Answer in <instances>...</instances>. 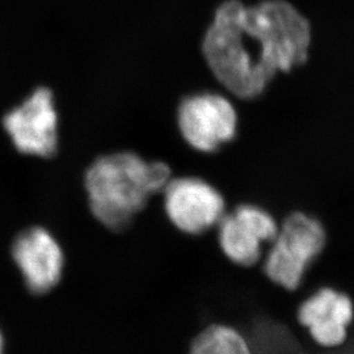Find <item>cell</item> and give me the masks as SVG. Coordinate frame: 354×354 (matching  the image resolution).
<instances>
[{
  "label": "cell",
  "instance_id": "obj_2",
  "mask_svg": "<svg viewBox=\"0 0 354 354\" xmlns=\"http://www.w3.org/2000/svg\"><path fill=\"white\" fill-rule=\"evenodd\" d=\"M171 168L147 162L131 152L102 156L86 174V189L93 215L112 230L127 227L150 197L163 192Z\"/></svg>",
  "mask_w": 354,
  "mask_h": 354
},
{
  "label": "cell",
  "instance_id": "obj_9",
  "mask_svg": "<svg viewBox=\"0 0 354 354\" xmlns=\"http://www.w3.org/2000/svg\"><path fill=\"white\" fill-rule=\"evenodd\" d=\"M12 256L26 286L35 294L50 291L62 277L64 252L58 241L44 228L21 232L13 244Z\"/></svg>",
  "mask_w": 354,
  "mask_h": 354
},
{
  "label": "cell",
  "instance_id": "obj_4",
  "mask_svg": "<svg viewBox=\"0 0 354 354\" xmlns=\"http://www.w3.org/2000/svg\"><path fill=\"white\" fill-rule=\"evenodd\" d=\"M177 124L192 149L214 152L235 138L238 113L226 96L201 92L185 97L178 105Z\"/></svg>",
  "mask_w": 354,
  "mask_h": 354
},
{
  "label": "cell",
  "instance_id": "obj_8",
  "mask_svg": "<svg viewBox=\"0 0 354 354\" xmlns=\"http://www.w3.org/2000/svg\"><path fill=\"white\" fill-rule=\"evenodd\" d=\"M298 323L323 348H339L348 339L354 319L352 298L333 288H322L299 304Z\"/></svg>",
  "mask_w": 354,
  "mask_h": 354
},
{
  "label": "cell",
  "instance_id": "obj_1",
  "mask_svg": "<svg viewBox=\"0 0 354 354\" xmlns=\"http://www.w3.org/2000/svg\"><path fill=\"white\" fill-rule=\"evenodd\" d=\"M311 28L285 0L245 6L227 0L215 11L203 38L205 61L216 80L236 97H259L279 73L308 58Z\"/></svg>",
  "mask_w": 354,
  "mask_h": 354
},
{
  "label": "cell",
  "instance_id": "obj_5",
  "mask_svg": "<svg viewBox=\"0 0 354 354\" xmlns=\"http://www.w3.org/2000/svg\"><path fill=\"white\" fill-rule=\"evenodd\" d=\"M163 193L165 213L174 226L185 234H203L226 214L223 196L203 178L171 177Z\"/></svg>",
  "mask_w": 354,
  "mask_h": 354
},
{
  "label": "cell",
  "instance_id": "obj_7",
  "mask_svg": "<svg viewBox=\"0 0 354 354\" xmlns=\"http://www.w3.org/2000/svg\"><path fill=\"white\" fill-rule=\"evenodd\" d=\"M15 147L26 155L49 158L57 151L58 114L50 89L38 88L4 117Z\"/></svg>",
  "mask_w": 354,
  "mask_h": 354
},
{
  "label": "cell",
  "instance_id": "obj_11",
  "mask_svg": "<svg viewBox=\"0 0 354 354\" xmlns=\"http://www.w3.org/2000/svg\"><path fill=\"white\" fill-rule=\"evenodd\" d=\"M3 352H4V340H3V336L0 332V354H3Z\"/></svg>",
  "mask_w": 354,
  "mask_h": 354
},
{
  "label": "cell",
  "instance_id": "obj_10",
  "mask_svg": "<svg viewBox=\"0 0 354 354\" xmlns=\"http://www.w3.org/2000/svg\"><path fill=\"white\" fill-rule=\"evenodd\" d=\"M188 354H253L238 329L214 323L203 329L190 344Z\"/></svg>",
  "mask_w": 354,
  "mask_h": 354
},
{
  "label": "cell",
  "instance_id": "obj_6",
  "mask_svg": "<svg viewBox=\"0 0 354 354\" xmlns=\"http://www.w3.org/2000/svg\"><path fill=\"white\" fill-rule=\"evenodd\" d=\"M216 227L219 247L228 260L252 266L260 261L263 247L276 238L279 225L266 209L243 203L223 215Z\"/></svg>",
  "mask_w": 354,
  "mask_h": 354
},
{
  "label": "cell",
  "instance_id": "obj_3",
  "mask_svg": "<svg viewBox=\"0 0 354 354\" xmlns=\"http://www.w3.org/2000/svg\"><path fill=\"white\" fill-rule=\"evenodd\" d=\"M326 244L327 234L320 221L304 213H292L279 225L270 243L263 266L266 277L285 290H297Z\"/></svg>",
  "mask_w": 354,
  "mask_h": 354
}]
</instances>
